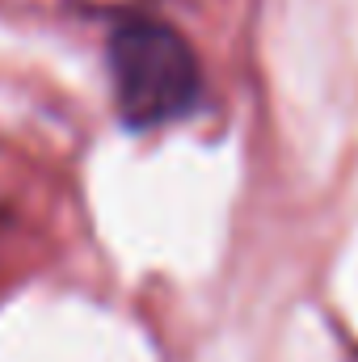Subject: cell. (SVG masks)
<instances>
[{
    "label": "cell",
    "mask_w": 358,
    "mask_h": 362,
    "mask_svg": "<svg viewBox=\"0 0 358 362\" xmlns=\"http://www.w3.org/2000/svg\"><path fill=\"white\" fill-rule=\"evenodd\" d=\"M110 89L122 127L152 131L185 118L202 97V68L190 42L173 25L152 17H131L110 34L105 47Z\"/></svg>",
    "instance_id": "6da1fadb"
}]
</instances>
